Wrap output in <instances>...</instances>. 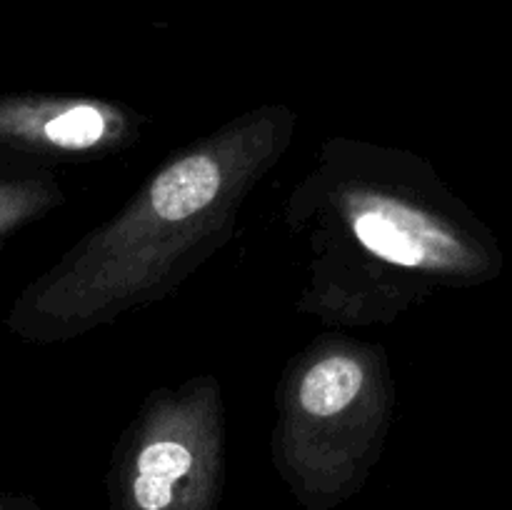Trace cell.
<instances>
[{
  "mask_svg": "<svg viewBox=\"0 0 512 510\" xmlns=\"http://www.w3.org/2000/svg\"><path fill=\"white\" fill-rule=\"evenodd\" d=\"M395 403L383 345L325 333L288 360L275 388L270 458L305 510H333L363 490L383 458Z\"/></svg>",
  "mask_w": 512,
  "mask_h": 510,
  "instance_id": "obj_3",
  "label": "cell"
},
{
  "mask_svg": "<svg viewBox=\"0 0 512 510\" xmlns=\"http://www.w3.org/2000/svg\"><path fill=\"white\" fill-rule=\"evenodd\" d=\"M143 115L80 93H0V155L23 163H95L133 148Z\"/></svg>",
  "mask_w": 512,
  "mask_h": 510,
  "instance_id": "obj_5",
  "label": "cell"
},
{
  "mask_svg": "<svg viewBox=\"0 0 512 510\" xmlns=\"http://www.w3.org/2000/svg\"><path fill=\"white\" fill-rule=\"evenodd\" d=\"M303 245L295 310L328 328L390 325L443 290L503 270L493 230L408 148L333 135L283 208Z\"/></svg>",
  "mask_w": 512,
  "mask_h": 510,
  "instance_id": "obj_1",
  "label": "cell"
},
{
  "mask_svg": "<svg viewBox=\"0 0 512 510\" xmlns=\"http://www.w3.org/2000/svg\"><path fill=\"white\" fill-rule=\"evenodd\" d=\"M225 398L215 375L150 390L108 468L110 510H220Z\"/></svg>",
  "mask_w": 512,
  "mask_h": 510,
  "instance_id": "obj_4",
  "label": "cell"
},
{
  "mask_svg": "<svg viewBox=\"0 0 512 510\" xmlns=\"http://www.w3.org/2000/svg\"><path fill=\"white\" fill-rule=\"evenodd\" d=\"M295 125L293 108L265 103L170 153L118 213L15 295L5 328L33 345L68 343L173 295L233 238Z\"/></svg>",
  "mask_w": 512,
  "mask_h": 510,
  "instance_id": "obj_2",
  "label": "cell"
},
{
  "mask_svg": "<svg viewBox=\"0 0 512 510\" xmlns=\"http://www.w3.org/2000/svg\"><path fill=\"white\" fill-rule=\"evenodd\" d=\"M65 203L53 168L0 155V250L23 228Z\"/></svg>",
  "mask_w": 512,
  "mask_h": 510,
  "instance_id": "obj_6",
  "label": "cell"
},
{
  "mask_svg": "<svg viewBox=\"0 0 512 510\" xmlns=\"http://www.w3.org/2000/svg\"><path fill=\"white\" fill-rule=\"evenodd\" d=\"M0 510H5V508H3V503H0Z\"/></svg>",
  "mask_w": 512,
  "mask_h": 510,
  "instance_id": "obj_7",
  "label": "cell"
}]
</instances>
